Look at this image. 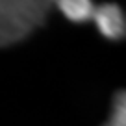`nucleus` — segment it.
<instances>
[{"instance_id": "20e7f679", "label": "nucleus", "mask_w": 126, "mask_h": 126, "mask_svg": "<svg viewBox=\"0 0 126 126\" xmlns=\"http://www.w3.org/2000/svg\"><path fill=\"white\" fill-rule=\"evenodd\" d=\"M104 126H126V94H124V91H119L115 94L111 117Z\"/></svg>"}, {"instance_id": "f03ea898", "label": "nucleus", "mask_w": 126, "mask_h": 126, "mask_svg": "<svg viewBox=\"0 0 126 126\" xmlns=\"http://www.w3.org/2000/svg\"><path fill=\"white\" fill-rule=\"evenodd\" d=\"M93 20L98 26L100 33L108 39H122L126 32L124 13L117 4H102L94 8Z\"/></svg>"}, {"instance_id": "f257e3e1", "label": "nucleus", "mask_w": 126, "mask_h": 126, "mask_svg": "<svg viewBox=\"0 0 126 126\" xmlns=\"http://www.w3.org/2000/svg\"><path fill=\"white\" fill-rule=\"evenodd\" d=\"M50 6L43 0H0V47L24 39L43 24Z\"/></svg>"}, {"instance_id": "7ed1b4c3", "label": "nucleus", "mask_w": 126, "mask_h": 126, "mask_svg": "<svg viewBox=\"0 0 126 126\" xmlns=\"http://www.w3.org/2000/svg\"><path fill=\"white\" fill-rule=\"evenodd\" d=\"M58 8L63 11L67 19L74 20V22H85V20L93 19L94 11V4L89 0H61L58 2Z\"/></svg>"}]
</instances>
